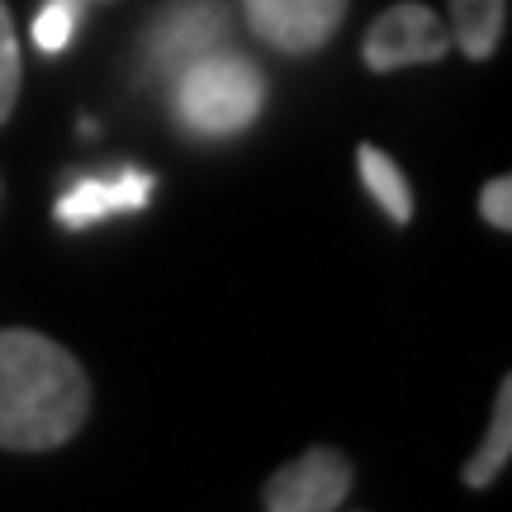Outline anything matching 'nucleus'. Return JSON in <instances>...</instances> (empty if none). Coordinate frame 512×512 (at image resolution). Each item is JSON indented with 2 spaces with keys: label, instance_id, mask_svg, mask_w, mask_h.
<instances>
[{
  "label": "nucleus",
  "instance_id": "f257e3e1",
  "mask_svg": "<svg viewBox=\"0 0 512 512\" xmlns=\"http://www.w3.org/2000/svg\"><path fill=\"white\" fill-rule=\"evenodd\" d=\"M91 418V380L67 347L29 328L0 332V446L53 451Z\"/></svg>",
  "mask_w": 512,
  "mask_h": 512
},
{
  "label": "nucleus",
  "instance_id": "f03ea898",
  "mask_svg": "<svg viewBox=\"0 0 512 512\" xmlns=\"http://www.w3.org/2000/svg\"><path fill=\"white\" fill-rule=\"evenodd\" d=\"M266 86L247 57L233 53H204L181 67V86H176V110L185 128H195L204 138H228L247 128L261 114Z\"/></svg>",
  "mask_w": 512,
  "mask_h": 512
},
{
  "label": "nucleus",
  "instance_id": "7ed1b4c3",
  "mask_svg": "<svg viewBox=\"0 0 512 512\" xmlns=\"http://www.w3.org/2000/svg\"><path fill=\"white\" fill-rule=\"evenodd\" d=\"M451 53V29L441 24L437 10H427L418 0L389 5L366 34V67L370 72H394L413 62H437Z\"/></svg>",
  "mask_w": 512,
  "mask_h": 512
},
{
  "label": "nucleus",
  "instance_id": "20e7f679",
  "mask_svg": "<svg viewBox=\"0 0 512 512\" xmlns=\"http://www.w3.org/2000/svg\"><path fill=\"white\" fill-rule=\"evenodd\" d=\"M351 494V465L342 451L313 446L304 456H294L285 470L266 479L261 503L271 512H332L342 508Z\"/></svg>",
  "mask_w": 512,
  "mask_h": 512
},
{
  "label": "nucleus",
  "instance_id": "39448f33",
  "mask_svg": "<svg viewBox=\"0 0 512 512\" xmlns=\"http://www.w3.org/2000/svg\"><path fill=\"white\" fill-rule=\"evenodd\" d=\"M347 15V0H247V24L280 53L323 48Z\"/></svg>",
  "mask_w": 512,
  "mask_h": 512
},
{
  "label": "nucleus",
  "instance_id": "423d86ee",
  "mask_svg": "<svg viewBox=\"0 0 512 512\" xmlns=\"http://www.w3.org/2000/svg\"><path fill=\"white\" fill-rule=\"evenodd\" d=\"M219 38H223V10L214 0H176V5L152 24L147 48H152V57H157L162 67L181 72L185 62L214 53Z\"/></svg>",
  "mask_w": 512,
  "mask_h": 512
},
{
  "label": "nucleus",
  "instance_id": "0eeeda50",
  "mask_svg": "<svg viewBox=\"0 0 512 512\" xmlns=\"http://www.w3.org/2000/svg\"><path fill=\"white\" fill-rule=\"evenodd\" d=\"M152 200V176L147 171H133V166H119L114 176H86L76 181L62 200H57V223L62 228H91V223L110 219V214H124V209H143Z\"/></svg>",
  "mask_w": 512,
  "mask_h": 512
},
{
  "label": "nucleus",
  "instance_id": "6e6552de",
  "mask_svg": "<svg viewBox=\"0 0 512 512\" xmlns=\"http://www.w3.org/2000/svg\"><path fill=\"white\" fill-rule=\"evenodd\" d=\"M451 15H456V43L465 57H484L498 53V38L508 24V0H451Z\"/></svg>",
  "mask_w": 512,
  "mask_h": 512
},
{
  "label": "nucleus",
  "instance_id": "1a4fd4ad",
  "mask_svg": "<svg viewBox=\"0 0 512 512\" xmlns=\"http://www.w3.org/2000/svg\"><path fill=\"white\" fill-rule=\"evenodd\" d=\"M508 456H512V384L503 380L498 384V399H494V422H489L479 451L470 456V465H465V484H470V489H489V484L503 475Z\"/></svg>",
  "mask_w": 512,
  "mask_h": 512
},
{
  "label": "nucleus",
  "instance_id": "9d476101",
  "mask_svg": "<svg viewBox=\"0 0 512 512\" xmlns=\"http://www.w3.org/2000/svg\"><path fill=\"white\" fill-rule=\"evenodd\" d=\"M361 181H366L370 200L380 204L384 214L394 223H408L413 219V190H408V181H403V171L394 162H389V152H380V147L361 143Z\"/></svg>",
  "mask_w": 512,
  "mask_h": 512
},
{
  "label": "nucleus",
  "instance_id": "9b49d317",
  "mask_svg": "<svg viewBox=\"0 0 512 512\" xmlns=\"http://www.w3.org/2000/svg\"><path fill=\"white\" fill-rule=\"evenodd\" d=\"M76 19H81V5H76V0H53V5L34 19L38 48H43V53H62L76 34Z\"/></svg>",
  "mask_w": 512,
  "mask_h": 512
},
{
  "label": "nucleus",
  "instance_id": "f8f14e48",
  "mask_svg": "<svg viewBox=\"0 0 512 512\" xmlns=\"http://www.w3.org/2000/svg\"><path fill=\"white\" fill-rule=\"evenodd\" d=\"M15 95H19V43H15L10 10L0 5V124L15 110Z\"/></svg>",
  "mask_w": 512,
  "mask_h": 512
},
{
  "label": "nucleus",
  "instance_id": "ddd939ff",
  "mask_svg": "<svg viewBox=\"0 0 512 512\" xmlns=\"http://www.w3.org/2000/svg\"><path fill=\"white\" fill-rule=\"evenodd\" d=\"M479 214L494 223V228H503V233L512 228V181L508 176H498V181H489L479 190Z\"/></svg>",
  "mask_w": 512,
  "mask_h": 512
}]
</instances>
